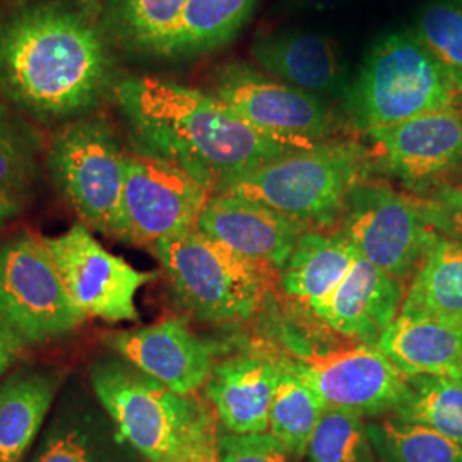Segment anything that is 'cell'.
<instances>
[{
	"label": "cell",
	"mask_w": 462,
	"mask_h": 462,
	"mask_svg": "<svg viewBox=\"0 0 462 462\" xmlns=\"http://www.w3.org/2000/svg\"><path fill=\"white\" fill-rule=\"evenodd\" d=\"M114 95L137 152L182 168L213 194L244 171L310 148L252 127L213 93L162 78H127Z\"/></svg>",
	"instance_id": "obj_1"
},
{
	"label": "cell",
	"mask_w": 462,
	"mask_h": 462,
	"mask_svg": "<svg viewBox=\"0 0 462 462\" xmlns=\"http://www.w3.org/2000/svg\"><path fill=\"white\" fill-rule=\"evenodd\" d=\"M114 79L98 24L60 2L23 7L0 23V89L42 120L84 116Z\"/></svg>",
	"instance_id": "obj_2"
},
{
	"label": "cell",
	"mask_w": 462,
	"mask_h": 462,
	"mask_svg": "<svg viewBox=\"0 0 462 462\" xmlns=\"http://www.w3.org/2000/svg\"><path fill=\"white\" fill-rule=\"evenodd\" d=\"M89 385L124 440L146 462H190L217 440L208 401L182 396L116 353L89 365Z\"/></svg>",
	"instance_id": "obj_3"
},
{
	"label": "cell",
	"mask_w": 462,
	"mask_h": 462,
	"mask_svg": "<svg viewBox=\"0 0 462 462\" xmlns=\"http://www.w3.org/2000/svg\"><path fill=\"white\" fill-rule=\"evenodd\" d=\"M379 170L372 149L330 139L244 171L216 192L252 199L310 230L336 231L351 190Z\"/></svg>",
	"instance_id": "obj_4"
},
{
	"label": "cell",
	"mask_w": 462,
	"mask_h": 462,
	"mask_svg": "<svg viewBox=\"0 0 462 462\" xmlns=\"http://www.w3.org/2000/svg\"><path fill=\"white\" fill-rule=\"evenodd\" d=\"M343 108L347 124L366 134L430 112L462 108V93L413 32H394L368 50Z\"/></svg>",
	"instance_id": "obj_5"
},
{
	"label": "cell",
	"mask_w": 462,
	"mask_h": 462,
	"mask_svg": "<svg viewBox=\"0 0 462 462\" xmlns=\"http://www.w3.org/2000/svg\"><path fill=\"white\" fill-rule=\"evenodd\" d=\"M151 248L177 301L194 319L215 326H238L261 312L273 273L198 228Z\"/></svg>",
	"instance_id": "obj_6"
},
{
	"label": "cell",
	"mask_w": 462,
	"mask_h": 462,
	"mask_svg": "<svg viewBox=\"0 0 462 462\" xmlns=\"http://www.w3.org/2000/svg\"><path fill=\"white\" fill-rule=\"evenodd\" d=\"M50 177L86 226L124 242L125 152L101 116H81L53 134Z\"/></svg>",
	"instance_id": "obj_7"
},
{
	"label": "cell",
	"mask_w": 462,
	"mask_h": 462,
	"mask_svg": "<svg viewBox=\"0 0 462 462\" xmlns=\"http://www.w3.org/2000/svg\"><path fill=\"white\" fill-rule=\"evenodd\" d=\"M0 317L24 346L64 339L88 319L69 297L42 236L30 231L0 242Z\"/></svg>",
	"instance_id": "obj_8"
},
{
	"label": "cell",
	"mask_w": 462,
	"mask_h": 462,
	"mask_svg": "<svg viewBox=\"0 0 462 462\" xmlns=\"http://www.w3.org/2000/svg\"><path fill=\"white\" fill-rule=\"evenodd\" d=\"M337 231L365 261L404 284L440 238L420 213L413 194L397 192L375 177L351 190Z\"/></svg>",
	"instance_id": "obj_9"
},
{
	"label": "cell",
	"mask_w": 462,
	"mask_h": 462,
	"mask_svg": "<svg viewBox=\"0 0 462 462\" xmlns=\"http://www.w3.org/2000/svg\"><path fill=\"white\" fill-rule=\"evenodd\" d=\"M69 297L86 317L108 324L135 322L139 290L156 280L158 271H139L108 252L83 221L57 236H42Z\"/></svg>",
	"instance_id": "obj_10"
},
{
	"label": "cell",
	"mask_w": 462,
	"mask_h": 462,
	"mask_svg": "<svg viewBox=\"0 0 462 462\" xmlns=\"http://www.w3.org/2000/svg\"><path fill=\"white\" fill-rule=\"evenodd\" d=\"M213 95L263 133L314 146L334 139L337 118L329 101L281 83L244 62L219 67Z\"/></svg>",
	"instance_id": "obj_11"
},
{
	"label": "cell",
	"mask_w": 462,
	"mask_h": 462,
	"mask_svg": "<svg viewBox=\"0 0 462 462\" xmlns=\"http://www.w3.org/2000/svg\"><path fill=\"white\" fill-rule=\"evenodd\" d=\"M293 372L305 380L328 408L382 416L394 413L410 394L408 379L377 346H349L286 355Z\"/></svg>",
	"instance_id": "obj_12"
},
{
	"label": "cell",
	"mask_w": 462,
	"mask_h": 462,
	"mask_svg": "<svg viewBox=\"0 0 462 462\" xmlns=\"http://www.w3.org/2000/svg\"><path fill=\"white\" fill-rule=\"evenodd\" d=\"M213 192L182 168L143 152L125 154L124 242L148 245L194 230Z\"/></svg>",
	"instance_id": "obj_13"
},
{
	"label": "cell",
	"mask_w": 462,
	"mask_h": 462,
	"mask_svg": "<svg viewBox=\"0 0 462 462\" xmlns=\"http://www.w3.org/2000/svg\"><path fill=\"white\" fill-rule=\"evenodd\" d=\"M383 170L420 192L462 166V108L414 116L365 134Z\"/></svg>",
	"instance_id": "obj_14"
},
{
	"label": "cell",
	"mask_w": 462,
	"mask_h": 462,
	"mask_svg": "<svg viewBox=\"0 0 462 462\" xmlns=\"http://www.w3.org/2000/svg\"><path fill=\"white\" fill-rule=\"evenodd\" d=\"M105 345L182 396H196L204 389L219 355V346L199 337L182 319L112 332L105 336Z\"/></svg>",
	"instance_id": "obj_15"
},
{
	"label": "cell",
	"mask_w": 462,
	"mask_h": 462,
	"mask_svg": "<svg viewBox=\"0 0 462 462\" xmlns=\"http://www.w3.org/2000/svg\"><path fill=\"white\" fill-rule=\"evenodd\" d=\"M196 228L231 252L278 274L310 230L252 199L216 192L199 216Z\"/></svg>",
	"instance_id": "obj_16"
},
{
	"label": "cell",
	"mask_w": 462,
	"mask_h": 462,
	"mask_svg": "<svg viewBox=\"0 0 462 462\" xmlns=\"http://www.w3.org/2000/svg\"><path fill=\"white\" fill-rule=\"evenodd\" d=\"M30 462H146L129 446L95 394L69 383Z\"/></svg>",
	"instance_id": "obj_17"
},
{
	"label": "cell",
	"mask_w": 462,
	"mask_h": 462,
	"mask_svg": "<svg viewBox=\"0 0 462 462\" xmlns=\"http://www.w3.org/2000/svg\"><path fill=\"white\" fill-rule=\"evenodd\" d=\"M284 355L269 349H250L217 360L204 385L219 427L230 433L269 431V413Z\"/></svg>",
	"instance_id": "obj_18"
},
{
	"label": "cell",
	"mask_w": 462,
	"mask_h": 462,
	"mask_svg": "<svg viewBox=\"0 0 462 462\" xmlns=\"http://www.w3.org/2000/svg\"><path fill=\"white\" fill-rule=\"evenodd\" d=\"M250 55L267 76L319 98L343 99L351 83L343 51L328 34L305 30L257 34Z\"/></svg>",
	"instance_id": "obj_19"
},
{
	"label": "cell",
	"mask_w": 462,
	"mask_h": 462,
	"mask_svg": "<svg viewBox=\"0 0 462 462\" xmlns=\"http://www.w3.org/2000/svg\"><path fill=\"white\" fill-rule=\"evenodd\" d=\"M406 284L358 254L345 280L314 317L351 343L377 346L380 336L401 314Z\"/></svg>",
	"instance_id": "obj_20"
},
{
	"label": "cell",
	"mask_w": 462,
	"mask_h": 462,
	"mask_svg": "<svg viewBox=\"0 0 462 462\" xmlns=\"http://www.w3.org/2000/svg\"><path fill=\"white\" fill-rule=\"evenodd\" d=\"M66 383L53 366H23L0 379V462H23Z\"/></svg>",
	"instance_id": "obj_21"
},
{
	"label": "cell",
	"mask_w": 462,
	"mask_h": 462,
	"mask_svg": "<svg viewBox=\"0 0 462 462\" xmlns=\"http://www.w3.org/2000/svg\"><path fill=\"white\" fill-rule=\"evenodd\" d=\"M377 347L406 379H462V326L397 315Z\"/></svg>",
	"instance_id": "obj_22"
},
{
	"label": "cell",
	"mask_w": 462,
	"mask_h": 462,
	"mask_svg": "<svg viewBox=\"0 0 462 462\" xmlns=\"http://www.w3.org/2000/svg\"><path fill=\"white\" fill-rule=\"evenodd\" d=\"M358 250L339 231L309 230L278 273L286 297L314 315L345 280Z\"/></svg>",
	"instance_id": "obj_23"
},
{
	"label": "cell",
	"mask_w": 462,
	"mask_h": 462,
	"mask_svg": "<svg viewBox=\"0 0 462 462\" xmlns=\"http://www.w3.org/2000/svg\"><path fill=\"white\" fill-rule=\"evenodd\" d=\"M399 315L462 326V244L440 235L408 282Z\"/></svg>",
	"instance_id": "obj_24"
},
{
	"label": "cell",
	"mask_w": 462,
	"mask_h": 462,
	"mask_svg": "<svg viewBox=\"0 0 462 462\" xmlns=\"http://www.w3.org/2000/svg\"><path fill=\"white\" fill-rule=\"evenodd\" d=\"M254 4L255 0H189L154 55L190 59L226 45L247 21Z\"/></svg>",
	"instance_id": "obj_25"
},
{
	"label": "cell",
	"mask_w": 462,
	"mask_h": 462,
	"mask_svg": "<svg viewBox=\"0 0 462 462\" xmlns=\"http://www.w3.org/2000/svg\"><path fill=\"white\" fill-rule=\"evenodd\" d=\"M326 410V402L293 372L284 355V368L269 413V433L297 459H301Z\"/></svg>",
	"instance_id": "obj_26"
},
{
	"label": "cell",
	"mask_w": 462,
	"mask_h": 462,
	"mask_svg": "<svg viewBox=\"0 0 462 462\" xmlns=\"http://www.w3.org/2000/svg\"><path fill=\"white\" fill-rule=\"evenodd\" d=\"M410 394L393 418L433 430L462 446V379L411 377Z\"/></svg>",
	"instance_id": "obj_27"
},
{
	"label": "cell",
	"mask_w": 462,
	"mask_h": 462,
	"mask_svg": "<svg viewBox=\"0 0 462 462\" xmlns=\"http://www.w3.org/2000/svg\"><path fill=\"white\" fill-rule=\"evenodd\" d=\"M377 462H462V446L393 416L366 423Z\"/></svg>",
	"instance_id": "obj_28"
},
{
	"label": "cell",
	"mask_w": 462,
	"mask_h": 462,
	"mask_svg": "<svg viewBox=\"0 0 462 462\" xmlns=\"http://www.w3.org/2000/svg\"><path fill=\"white\" fill-rule=\"evenodd\" d=\"M189 0H112L110 24L129 49L156 53Z\"/></svg>",
	"instance_id": "obj_29"
},
{
	"label": "cell",
	"mask_w": 462,
	"mask_h": 462,
	"mask_svg": "<svg viewBox=\"0 0 462 462\" xmlns=\"http://www.w3.org/2000/svg\"><path fill=\"white\" fill-rule=\"evenodd\" d=\"M307 462H377L366 421L328 408L307 448Z\"/></svg>",
	"instance_id": "obj_30"
},
{
	"label": "cell",
	"mask_w": 462,
	"mask_h": 462,
	"mask_svg": "<svg viewBox=\"0 0 462 462\" xmlns=\"http://www.w3.org/2000/svg\"><path fill=\"white\" fill-rule=\"evenodd\" d=\"M413 33L462 93V2H431L420 13Z\"/></svg>",
	"instance_id": "obj_31"
},
{
	"label": "cell",
	"mask_w": 462,
	"mask_h": 462,
	"mask_svg": "<svg viewBox=\"0 0 462 462\" xmlns=\"http://www.w3.org/2000/svg\"><path fill=\"white\" fill-rule=\"evenodd\" d=\"M38 141L0 105V194L23 204L36 177Z\"/></svg>",
	"instance_id": "obj_32"
},
{
	"label": "cell",
	"mask_w": 462,
	"mask_h": 462,
	"mask_svg": "<svg viewBox=\"0 0 462 462\" xmlns=\"http://www.w3.org/2000/svg\"><path fill=\"white\" fill-rule=\"evenodd\" d=\"M411 194L420 213L433 230L462 244V187L440 180Z\"/></svg>",
	"instance_id": "obj_33"
},
{
	"label": "cell",
	"mask_w": 462,
	"mask_h": 462,
	"mask_svg": "<svg viewBox=\"0 0 462 462\" xmlns=\"http://www.w3.org/2000/svg\"><path fill=\"white\" fill-rule=\"evenodd\" d=\"M217 456L221 462H297V457L269 431L238 435L221 427Z\"/></svg>",
	"instance_id": "obj_34"
},
{
	"label": "cell",
	"mask_w": 462,
	"mask_h": 462,
	"mask_svg": "<svg viewBox=\"0 0 462 462\" xmlns=\"http://www.w3.org/2000/svg\"><path fill=\"white\" fill-rule=\"evenodd\" d=\"M23 349L24 343L0 317V379L5 377L7 372L16 365L19 356L23 355Z\"/></svg>",
	"instance_id": "obj_35"
},
{
	"label": "cell",
	"mask_w": 462,
	"mask_h": 462,
	"mask_svg": "<svg viewBox=\"0 0 462 462\" xmlns=\"http://www.w3.org/2000/svg\"><path fill=\"white\" fill-rule=\"evenodd\" d=\"M351 0H291V4L303 9V11H314V13H322V11H329V9H336L341 7Z\"/></svg>",
	"instance_id": "obj_36"
},
{
	"label": "cell",
	"mask_w": 462,
	"mask_h": 462,
	"mask_svg": "<svg viewBox=\"0 0 462 462\" xmlns=\"http://www.w3.org/2000/svg\"><path fill=\"white\" fill-rule=\"evenodd\" d=\"M21 206L23 204L0 194V230L21 211Z\"/></svg>",
	"instance_id": "obj_37"
},
{
	"label": "cell",
	"mask_w": 462,
	"mask_h": 462,
	"mask_svg": "<svg viewBox=\"0 0 462 462\" xmlns=\"http://www.w3.org/2000/svg\"><path fill=\"white\" fill-rule=\"evenodd\" d=\"M190 462H221L217 456V440L209 446L202 447Z\"/></svg>",
	"instance_id": "obj_38"
},
{
	"label": "cell",
	"mask_w": 462,
	"mask_h": 462,
	"mask_svg": "<svg viewBox=\"0 0 462 462\" xmlns=\"http://www.w3.org/2000/svg\"><path fill=\"white\" fill-rule=\"evenodd\" d=\"M457 177H459V179H457V185L462 187V166L459 168V175H457Z\"/></svg>",
	"instance_id": "obj_39"
},
{
	"label": "cell",
	"mask_w": 462,
	"mask_h": 462,
	"mask_svg": "<svg viewBox=\"0 0 462 462\" xmlns=\"http://www.w3.org/2000/svg\"><path fill=\"white\" fill-rule=\"evenodd\" d=\"M79 2H95V0H79Z\"/></svg>",
	"instance_id": "obj_40"
}]
</instances>
